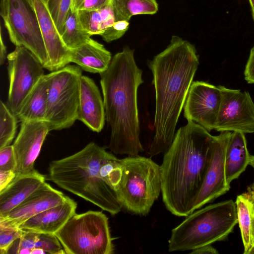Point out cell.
<instances>
[{"mask_svg":"<svg viewBox=\"0 0 254 254\" xmlns=\"http://www.w3.org/2000/svg\"><path fill=\"white\" fill-rule=\"evenodd\" d=\"M190 254H218V252L211 245H205L193 250Z\"/></svg>","mask_w":254,"mask_h":254,"instance_id":"obj_37","label":"cell"},{"mask_svg":"<svg viewBox=\"0 0 254 254\" xmlns=\"http://www.w3.org/2000/svg\"><path fill=\"white\" fill-rule=\"evenodd\" d=\"M105 119L104 101L98 87L92 78L82 75L77 120L93 131L100 132Z\"/></svg>","mask_w":254,"mask_h":254,"instance_id":"obj_17","label":"cell"},{"mask_svg":"<svg viewBox=\"0 0 254 254\" xmlns=\"http://www.w3.org/2000/svg\"><path fill=\"white\" fill-rule=\"evenodd\" d=\"M9 86L7 105L17 116L23 102L40 79L44 66L38 59L23 46H16L7 55Z\"/></svg>","mask_w":254,"mask_h":254,"instance_id":"obj_10","label":"cell"},{"mask_svg":"<svg viewBox=\"0 0 254 254\" xmlns=\"http://www.w3.org/2000/svg\"><path fill=\"white\" fill-rule=\"evenodd\" d=\"M35 248H41L47 254H65L59 240L53 234L40 233L39 240Z\"/></svg>","mask_w":254,"mask_h":254,"instance_id":"obj_30","label":"cell"},{"mask_svg":"<svg viewBox=\"0 0 254 254\" xmlns=\"http://www.w3.org/2000/svg\"><path fill=\"white\" fill-rule=\"evenodd\" d=\"M237 223L236 205L231 199L195 210L172 229L168 251H192L223 241Z\"/></svg>","mask_w":254,"mask_h":254,"instance_id":"obj_5","label":"cell"},{"mask_svg":"<svg viewBox=\"0 0 254 254\" xmlns=\"http://www.w3.org/2000/svg\"><path fill=\"white\" fill-rule=\"evenodd\" d=\"M129 21L125 20L116 21L101 36L106 42L109 43L121 38L129 27Z\"/></svg>","mask_w":254,"mask_h":254,"instance_id":"obj_32","label":"cell"},{"mask_svg":"<svg viewBox=\"0 0 254 254\" xmlns=\"http://www.w3.org/2000/svg\"><path fill=\"white\" fill-rule=\"evenodd\" d=\"M77 12L83 28L91 36H101L116 22L112 2L102 8Z\"/></svg>","mask_w":254,"mask_h":254,"instance_id":"obj_24","label":"cell"},{"mask_svg":"<svg viewBox=\"0 0 254 254\" xmlns=\"http://www.w3.org/2000/svg\"><path fill=\"white\" fill-rule=\"evenodd\" d=\"M16 162L12 145L0 149V170L15 172Z\"/></svg>","mask_w":254,"mask_h":254,"instance_id":"obj_34","label":"cell"},{"mask_svg":"<svg viewBox=\"0 0 254 254\" xmlns=\"http://www.w3.org/2000/svg\"><path fill=\"white\" fill-rule=\"evenodd\" d=\"M250 155L244 133L231 132L225 158L226 179L229 184L245 171L249 164Z\"/></svg>","mask_w":254,"mask_h":254,"instance_id":"obj_21","label":"cell"},{"mask_svg":"<svg viewBox=\"0 0 254 254\" xmlns=\"http://www.w3.org/2000/svg\"><path fill=\"white\" fill-rule=\"evenodd\" d=\"M17 117L2 101L0 102V149L10 145L17 129Z\"/></svg>","mask_w":254,"mask_h":254,"instance_id":"obj_27","label":"cell"},{"mask_svg":"<svg viewBox=\"0 0 254 254\" xmlns=\"http://www.w3.org/2000/svg\"><path fill=\"white\" fill-rule=\"evenodd\" d=\"M254 254V246L250 253V254Z\"/></svg>","mask_w":254,"mask_h":254,"instance_id":"obj_43","label":"cell"},{"mask_svg":"<svg viewBox=\"0 0 254 254\" xmlns=\"http://www.w3.org/2000/svg\"><path fill=\"white\" fill-rule=\"evenodd\" d=\"M222 94L215 130L254 132V103L247 91L219 86Z\"/></svg>","mask_w":254,"mask_h":254,"instance_id":"obj_11","label":"cell"},{"mask_svg":"<svg viewBox=\"0 0 254 254\" xmlns=\"http://www.w3.org/2000/svg\"><path fill=\"white\" fill-rule=\"evenodd\" d=\"M231 132L221 131L214 136L209 164L201 187L192 205V211L213 201L230 189L226 179L225 158L227 146Z\"/></svg>","mask_w":254,"mask_h":254,"instance_id":"obj_12","label":"cell"},{"mask_svg":"<svg viewBox=\"0 0 254 254\" xmlns=\"http://www.w3.org/2000/svg\"><path fill=\"white\" fill-rule=\"evenodd\" d=\"M61 36L65 46L69 50H72L85 43L91 38V35L83 28L78 12L72 11L70 8Z\"/></svg>","mask_w":254,"mask_h":254,"instance_id":"obj_26","label":"cell"},{"mask_svg":"<svg viewBox=\"0 0 254 254\" xmlns=\"http://www.w3.org/2000/svg\"><path fill=\"white\" fill-rule=\"evenodd\" d=\"M67 197L62 192L45 182L0 220V226L18 228L34 215L62 203Z\"/></svg>","mask_w":254,"mask_h":254,"instance_id":"obj_16","label":"cell"},{"mask_svg":"<svg viewBox=\"0 0 254 254\" xmlns=\"http://www.w3.org/2000/svg\"><path fill=\"white\" fill-rule=\"evenodd\" d=\"M47 75L49 90L45 122L50 131L69 128L77 120L81 68L67 65Z\"/></svg>","mask_w":254,"mask_h":254,"instance_id":"obj_8","label":"cell"},{"mask_svg":"<svg viewBox=\"0 0 254 254\" xmlns=\"http://www.w3.org/2000/svg\"><path fill=\"white\" fill-rule=\"evenodd\" d=\"M198 64L194 46L176 35L164 50L148 62L156 102L155 133L148 151L151 156L165 153L171 145Z\"/></svg>","mask_w":254,"mask_h":254,"instance_id":"obj_1","label":"cell"},{"mask_svg":"<svg viewBox=\"0 0 254 254\" xmlns=\"http://www.w3.org/2000/svg\"><path fill=\"white\" fill-rule=\"evenodd\" d=\"M113 0H72L71 9L74 11L83 10H93L103 8Z\"/></svg>","mask_w":254,"mask_h":254,"instance_id":"obj_33","label":"cell"},{"mask_svg":"<svg viewBox=\"0 0 254 254\" xmlns=\"http://www.w3.org/2000/svg\"><path fill=\"white\" fill-rule=\"evenodd\" d=\"M36 14L46 47L48 63L45 68L58 70L69 62V51L64 44L45 0H28Z\"/></svg>","mask_w":254,"mask_h":254,"instance_id":"obj_15","label":"cell"},{"mask_svg":"<svg viewBox=\"0 0 254 254\" xmlns=\"http://www.w3.org/2000/svg\"><path fill=\"white\" fill-rule=\"evenodd\" d=\"M134 50L124 47L100 73L106 120L111 128L108 148L115 154L138 155L143 151L139 139L137 90L143 82Z\"/></svg>","mask_w":254,"mask_h":254,"instance_id":"obj_3","label":"cell"},{"mask_svg":"<svg viewBox=\"0 0 254 254\" xmlns=\"http://www.w3.org/2000/svg\"><path fill=\"white\" fill-rule=\"evenodd\" d=\"M76 208V202L67 196L62 203L34 215L18 228L39 233L55 234L75 213Z\"/></svg>","mask_w":254,"mask_h":254,"instance_id":"obj_18","label":"cell"},{"mask_svg":"<svg viewBox=\"0 0 254 254\" xmlns=\"http://www.w3.org/2000/svg\"><path fill=\"white\" fill-rule=\"evenodd\" d=\"M49 81L47 74L43 76L33 87L23 102L17 117L18 120L45 121Z\"/></svg>","mask_w":254,"mask_h":254,"instance_id":"obj_22","label":"cell"},{"mask_svg":"<svg viewBox=\"0 0 254 254\" xmlns=\"http://www.w3.org/2000/svg\"><path fill=\"white\" fill-rule=\"evenodd\" d=\"M111 53L102 44L90 38L81 46L69 51V62L81 69L95 73L104 72L112 61Z\"/></svg>","mask_w":254,"mask_h":254,"instance_id":"obj_20","label":"cell"},{"mask_svg":"<svg viewBox=\"0 0 254 254\" xmlns=\"http://www.w3.org/2000/svg\"><path fill=\"white\" fill-rule=\"evenodd\" d=\"M0 15L11 42L31 52L44 68L48 57L35 11L28 0H1Z\"/></svg>","mask_w":254,"mask_h":254,"instance_id":"obj_9","label":"cell"},{"mask_svg":"<svg viewBox=\"0 0 254 254\" xmlns=\"http://www.w3.org/2000/svg\"><path fill=\"white\" fill-rule=\"evenodd\" d=\"M67 254H112L108 218L102 211L73 214L55 234Z\"/></svg>","mask_w":254,"mask_h":254,"instance_id":"obj_7","label":"cell"},{"mask_svg":"<svg viewBox=\"0 0 254 254\" xmlns=\"http://www.w3.org/2000/svg\"><path fill=\"white\" fill-rule=\"evenodd\" d=\"M121 161L124 172L116 191L118 200L127 211L146 215L161 192L160 166L150 158L138 155Z\"/></svg>","mask_w":254,"mask_h":254,"instance_id":"obj_6","label":"cell"},{"mask_svg":"<svg viewBox=\"0 0 254 254\" xmlns=\"http://www.w3.org/2000/svg\"><path fill=\"white\" fill-rule=\"evenodd\" d=\"M244 75L245 79L248 83L254 84V47L251 50Z\"/></svg>","mask_w":254,"mask_h":254,"instance_id":"obj_35","label":"cell"},{"mask_svg":"<svg viewBox=\"0 0 254 254\" xmlns=\"http://www.w3.org/2000/svg\"><path fill=\"white\" fill-rule=\"evenodd\" d=\"M205 128L192 121L180 127L160 166L163 203L172 214L187 216L203 183L212 141Z\"/></svg>","mask_w":254,"mask_h":254,"instance_id":"obj_2","label":"cell"},{"mask_svg":"<svg viewBox=\"0 0 254 254\" xmlns=\"http://www.w3.org/2000/svg\"><path fill=\"white\" fill-rule=\"evenodd\" d=\"M115 20L129 21L138 14H153L158 10L156 0H113Z\"/></svg>","mask_w":254,"mask_h":254,"instance_id":"obj_25","label":"cell"},{"mask_svg":"<svg viewBox=\"0 0 254 254\" xmlns=\"http://www.w3.org/2000/svg\"><path fill=\"white\" fill-rule=\"evenodd\" d=\"M111 153L94 142L77 152L52 161L47 179L112 215L122 207L116 191L101 177V164Z\"/></svg>","mask_w":254,"mask_h":254,"instance_id":"obj_4","label":"cell"},{"mask_svg":"<svg viewBox=\"0 0 254 254\" xmlns=\"http://www.w3.org/2000/svg\"><path fill=\"white\" fill-rule=\"evenodd\" d=\"M235 203L244 248V254H250L254 246V209L244 193L237 196Z\"/></svg>","mask_w":254,"mask_h":254,"instance_id":"obj_23","label":"cell"},{"mask_svg":"<svg viewBox=\"0 0 254 254\" xmlns=\"http://www.w3.org/2000/svg\"><path fill=\"white\" fill-rule=\"evenodd\" d=\"M49 131L45 121L21 122L19 132L12 144L16 176L27 175L35 170V162Z\"/></svg>","mask_w":254,"mask_h":254,"instance_id":"obj_14","label":"cell"},{"mask_svg":"<svg viewBox=\"0 0 254 254\" xmlns=\"http://www.w3.org/2000/svg\"><path fill=\"white\" fill-rule=\"evenodd\" d=\"M0 64L2 65L4 64L6 58H7V56L6 48L2 36L1 27H0Z\"/></svg>","mask_w":254,"mask_h":254,"instance_id":"obj_38","label":"cell"},{"mask_svg":"<svg viewBox=\"0 0 254 254\" xmlns=\"http://www.w3.org/2000/svg\"><path fill=\"white\" fill-rule=\"evenodd\" d=\"M15 177V173L13 170H0V191L6 188Z\"/></svg>","mask_w":254,"mask_h":254,"instance_id":"obj_36","label":"cell"},{"mask_svg":"<svg viewBox=\"0 0 254 254\" xmlns=\"http://www.w3.org/2000/svg\"><path fill=\"white\" fill-rule=\"evenodd\" d=\"M45 254L46 252L43 249L39 248H34L32 249L31 254Z\"/></svg>","mask_w":254,"mask_h":254,"instance_id":"obj_40","label":"cell"},{"mask_svg":"<svg viewBox=\"0 0 254 254\" xmlns=\"http://www.w3.org/2000/svg\"><path fill=\"white\" fill-rule=\"evenodd\" d=\"M49 12L60 35L67 14L71 8L72 0H45Z\"/></svg>","mask_w":254,"mask_h":254,"instance_id":"obj_29","label":"cell"},{"mask_svg":"<svg viewBox=\"0 0 254 254\" xmlns=\"http://www.w3.org/2000/svg\"><path fill=\"white\" fill-rule=\"evenodd\" d=\"M22 232L23 230L18 228L0 226V254H5L11 244L21 237Z\"/></svg>","mask_w":254,"mask_h":254,"instance_id":"obj_31","label":"cell"},{"mask_svg":"<svg viewBox=\"0 0 254 254\" xmlns=\"http://www.w3.org/2000/svg\"><path fill=\"white\" fill-rule=\"evenodd\" d=\"M123 172L124 166L121 159L112 153L102 163L100 169L101 177L116 192L120 184Z\"/></svg>","mask_w":254,"mask_h":254,"instance_id":"obj_28","label":"cell"},{"mask_svg":"<svg viewBox=\"0 0 254 254\" xmlns=\"http://www.w3.org/2000/svg\"><path fill=\"white\" fill-rule=\"evenodd\" d=\"M244 194L248 197V198L250 199L251 203H252L254 209V194H248L247 192L244 193Z\"/></svg>","mask_w":254,"mask_h":254,"instance_id":"obj_41","label":"cell"},{"mask_svg":"<svg viewBox=\"0 0 254 254\" xmlns=\"http://www.w3.org/2000/svg\"><path fill=\"white\" fill-rule=\"evenodd\" d=\"M46 179L36 170L27 175L16 176L0 191V220L45 183Z\"/></svg>","mask_w":254,"mask_h":254,"instance_id":"obj_19","label":"cell"},{"mask_svg":"<svg viewBox=\"0 0 254 254\" xmlns=\"http://www.w3.org/2000/svg\"><path fill=\"white\" fill-rule=\"evenodd\" d=\"M251 7L253 18L254 20V0H249Z\"/></svg>","mask_w":254,"mask_h":254,"instance_id":"obj_42","label":"cell"},{"mask_svg":"<svg viewBox=\"0 0 254 254\" xmlns=\"http://www.w3.org/2000/svg\"><path fill=\"white\" fill-rule=\"evenodd\" d=\"M249 165L252 166L254 169V156L250 155V161ZM248 194H254V182L253 184L250 186L248 189V191L246 192Z\"/></svg>","mask_w":254,"mask_h":254,"instance_id":"obj_39","label":"cell"},{"mask_svg":"<svg viewBox=\"0 0 254 254\" xmlns=\"http://www.w3.org/2000/svg\"><path fill=\"white\" fill-rule=\"evenodd\" d=\"M220 88L203 82L194 81L190 88L184 107V117L207 131L214 129L220 109Z\"/></svg>","mask_w":254,"mask_h":254,"instance_id":"obj_13","label":"cell"}]
</instances>
